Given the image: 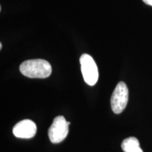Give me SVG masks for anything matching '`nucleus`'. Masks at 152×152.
I'll return each mask as SVG.
<instances>
[{
  "instance_id": "f257e3e1",
  "label": "nucleus",
  "mask_w": 152,
  "mask_h": 152,
  "mask_svg": "<svg viewBox=\"0 0 152 152\" xmlns=\"http://www.w3.org/2000/svg\"><path fill=\"white\" fill-rule=\"evenodd\" d=\"M20 73L30 78H46L52 73V66L44 59H30L20 64Z\"/></svg>"
},
{
  "instance_id": "f03ea898",
  "label": "nucleus",
  "mask_w": 152,
  "mask_h": 152,
  "mask_svg": "<svg viewBox=\"0 0 152 152\" xmlns=\"http://www.w3.org/2000/svg\"><path fill=\"white\" fill-rule=\"evenodd\" d=\"M80 63L85 82L90 86L94 85L99 78L98 68L94 60L90 55L84 54L80 56Z\"/></svg>"
},
{
  "instance_id": "7ed1b4c3",
  "label": "nucleus",
  "mask_w": 152,
  "mask_h": 152,
  "mask_svg": "<svg viewBox=\"0 0 152 152\" xmlns=\"http://www.w3.org/2000/svg\"><path fill=\"white\" fill-rule=\"evenodd\" d=\"M71 123L66 121L65 118L59 115L55 118L48 131L49 138L51 142L58 144L65 140L68 133V126Z\"/></svg>"
},
{
  "instance_id": "20e7f679",
  "label": "nucleus",
  "mask_w": 152,
  "mask_h": 152,
  "mask_svg": "<svg viewBox=\"0 0 152 152\" xmlns=\"http://www.w3.org/2000/svg\"><path fill=\"white\" fill-rule=\"evenodd\" d=\"M128 88L123 82L116 85L111 98V109L114 113L119 114L124 111L128 102Z\"/></svg>"
},
{
  "instance_id": "39448f33",
  "label": "nucleus",
  "mask_w": 152,
  "mask_h": 152,
  "mask_svg": "<svg viewBox=\"0 0 152 152\" xmlns=\"http://www.w3.org/2000/svg\"><path fill=\"white\" fill-rule=\"evenodd\" d=\"M37 132V126L31 120L20 121L13 128V134L16 137L30 139L33 137Z\"/></svg>"
},
{
  "instance_id": "423d86ee",
  "label": "nucleus",
  "mask_w": 152,
  "mask_h": 152,
  "mask_svg": "<svg viewBox=\"0 0 152 152\" xmlns=\"http://www.w3.org/2000/svg\"><path fill=\"white\" fill-rule=\"evenodd\" d=\"M121 147L124 152H143L140 148V142L134 137L125 139L121 144Z\"/></svg>"
},
{
  "instance_id": "0eeeda50",
  "label": "nucleus",
  "mask_w": 152,
  "mask_h": 152,
  "mask_svg": "<svg viewBox=\"0 0 152 152\" xmlns=\"http://www.w3.org/2000/svg\"><path fill=\"white\" fill-rule=\"evenodd\" d=\"M144 3L147 4L148 5L152 6V0H142Z\"/></svg>"
},
{
  "instance_id": "6e6552de",
  "label": "nucleus",
  "mask_w": 152,
  "mask_h": 152,
  "mask_svg": "<svg viewBox=\"0 0 152 152\" xmlns=\"http://www.w3.org/2000/svg\"><path fill=\"white\" fill-rule=\"evenodd\" d=\"M0 48H1V49L2 48V44L1 43H0Z\"/></svg>"
}]
</instances>
